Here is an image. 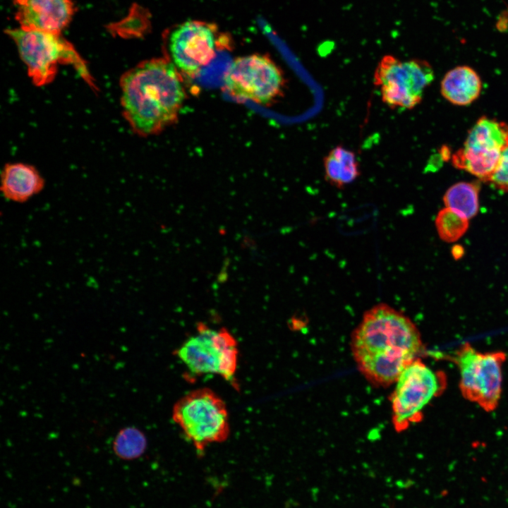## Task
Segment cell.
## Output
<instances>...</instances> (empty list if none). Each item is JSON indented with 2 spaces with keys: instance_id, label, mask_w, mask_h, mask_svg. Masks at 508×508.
<instances>
[{
  "instance_id": "5b68a950",
  "label": "cell",
  "mask_w": 508,
  "mask_h": 508,
  "mask_svg": "<svg viewBox=\"0 0 508 508\" xmlns=\"http://www.w3.org/2000/svg\"><path fill=\"white\" fill-rule=\"evenodd\" d=\"M394 385L392 421L395 430L402 432L421 420L426 406L445 389L446 378L416 358L403 370Z\"/></svg>"
},
{
  "instance_id": "8fae6325",
  "label": "cell",
  "mask_w": 508,
  "mask_h": 508,
  "mask_svg": "<svg viewBox=\"0 0 508 508\" xmlns=\"http://www.w3.org/2000/svg\"><path fill=\"white\" fill-rule=\"evenodd\" d=\"M217 45L214 25L186 21L169 35V59L181 75L195 77L214 59Z\"/></svg>"
},
{
  "instance_id": "e0dca14e",
  "label": "cell",
  "mask_w": 508,
  "mask_h": 508,
  "mask_svg": "<svg viewBox=\"0 0 508 508\" xmlns=\"http://www.w3.org/2000/svg\"><path fill=\"white\" fill-rule=\"evenodd\" d=\"M147 441L145 433L134 426L121 429L115 436L112 449L115 455L125 461L140 458L146 451Z\"/></svg>"
},
{
  "instance_id": "30bf717a",
  "label": "cell",
  "mask_w": 508,
  "mask_h": 508,
  "mask_svg": "<svg viewBox=\"0 0 508 508\" xmlns=\"http://www.w3.org/2000/svg\"><path fill=\"white\" fill-rule=\"evenodd\" d=\"M507 143L508 124L481 116L468 131L463 146L452 155V163L480 181L489 182Z\"/></svg>"
},
{
  "instance_id": "4fadbf2b",
  "label": "cell",
  "mask_w": 508,
  "mask_h": 508,
  "mask_svg": "<svg viewBox=\"0 0 508 508\" xmlns=\"http://www.w3.org/2000/svg\"><path fill=\"white\" fill-rule=\"evenodd\" d=\"M44 180L33 166L24 163L5 164L1 176V191L11 202L23 203L40 193Z\"/></svg>"
},
{
  "instance_id": "3957f363",
  "label": "cell",
  "mask_w": 508,
  "mask_h": 508,
  "mask_svg": "<svg viewBox=\"0 0 508 508\" xmlns=\"http://www.w3.org/2000/svg\"><path fill=\"white\" fill-rule=\"evenodd\" d=\"M6 32L16 45L34 85L41 87L49 84L54 80L59 66L65 64L72 66L91 87L95 88L85 61L61 34L20 28L8 29Z\"/></svg>"
},
{
  "instance_id": "52a82bcc",
  "label": "cell",
  "mask_w": 508,
  "mask_h": 508,
  "mask_svg": "<svg viewBox=\"0 0 508 508\" xmlns=\"http://www.w3.org/2000/svg\"><path fill=\"white\" fill-rule=\"evenodd\" d=\"M454 361L459 373L462 395L485 411L494 410L502 392L504 353L480 352L465 344L456 352Z\"/></svg>"
},
{
  "instance_id": "9c48e42d",
  "label": "cell",
  "mask_w": 508,
  "mask_h": 508,
  "mask_svg": "<svg viewBox=\"0 0 508 508\" xmlns=\"http://www.w3.org/2000/svg\"><path fill=\"white\" fill-rule=\"evenodd\" d=\"M284 84L281 68L270 57L257 54L234 59L224 78V89L231 96L262 105L281 96Z\"/></svg>"
},
{
  "instance_id": "ac0fdd59",
  "label": "cell",
  "mask_w": 508,
  "mask_h": 508,
  "mask_svg": "<svg viewBox=\"0 0 508 508\" xmlns=\"http://www.w3.org/2000/svg\"><path fill=\"white\" fill-rule=\"evenodd\" d=\"M435 225L439 237L443 241L453 243L460 239L467 231L469 219L445 207L437 212Z\"/></svg>"
},
{
  "instance_id": "8992f818",
  "label": "cell",
  "mask_w": 508,
  "mask_h": 508,
  "mask_svg": "<svg viewBox=\"0 0 508 508\" xmlns=\"http://www.w3.org/2000/svg\"><path fill=\"white\" fill-rule=\"evenodd\" d=\"M238 344L225 329L216 330L200 323L197 332L176 351V356L195 375H217L237 387L235 374L238 363Z\"/></svg>"
},
{
  "instance_id": "d6986e66",
  "label": "cell",
  "mask_w": 508,
  "mask_h": 508,
  "mask_svg": "<svg viewBox=\"0 0 508 508\" xmlns=\"http://www.w3.org/2000/svg\"><path fill=\"white\" fill-rule=\"evenodd\" d=\"M489 182L496 188L508 192V143L502 152L497 169Z\"/></svg>"
},
{
  "instance_id": "277c9868",
  "label": "cell",
  "mask_w": 508,
  "mask_h": 508,
  "mask_svg": "<svg viewBox=\"0 0 508 508\" xmlns=\"http://www.w3.org/2000/svg\"><path fill=\"white\" fill-rule=\"evenodd\" d=\"M172 418L200 453L209 445L225 441L229 435L226 406L208 388L195 389L181 397L173 408Z\"/></svg>"
},
{
  "instance_id": "2e32d148",
  "label": "cell",
  "mask_w": 508,
  "mask_h": 508,
  "mask_svg": "<svg viewBox=\"0 0 508 508\" xmlns=\"http://www.w3.org/2000/svg\"><path fill=\"white\" fill-rule=\"evenodd\" d=\"M479 193L478 183L459 181L447 188L442 200L446 207L470 219L478 212Z\"/></svg>"
},
{
  "instance_id": "7a4b0ae2",
  "label": "cell",
  "mask_w": 508,
  "mask_h": 508,
  "mask_svg": "<svg viewBox=\"0 0 508 508\" xmlns=\"http://www.w3.org/2000/svg\"><path fill=\"white\" fill-rule=\"evenodd\" d=\"M122 113L140 136L159 133L174 123L186 99L181 74L167 58L138 64L120 78Z\"/></svg>"
},
{
  "instance_id": "ffe728a7",
  "label": "cell",
  "mask_w": 508,
  "mask_h": 508,
  "mask_svg": "<svg viewBox=\"0 0 508 508\" xmlns=\"http://www.w3.org/2000/svg\"><path fill=\"white\" fill-rule=\"evenodd\" d=\"M462 248V247H459V246H456L453 248L452 253L455 258H459L462 256L463 253H459V251H463Z\"/></svg>"
},
{
  "instance_id": "ba28073f",
  "label": "cell",
  "mask_w": 508,
  "mask_h": 508,
  "mask_svg": "<svg viewBox=\"0 0 508 508\" xmlns=\"http://www.w3.org/2000/svg\"><path fill=\"white\" fill-rule=\"evenodd\" d=\"M434 76L433 68L427 61H401L389 55L379 62L373 83L380 87L382 99L389 107L411 109L422 101Z\"/></svg>"
},
{
  "instance_id": "5bb4252c",
  "label": "cell",
  "mask_w": 508,
  "mask_h": 508,
  "mask_svg": "<svg viewBox=\"0 0 508 508\" xmlns=\"http://www.w3.org/2000/svg\"><path fill=\"white\" fill-rule=\"evenodd\" d=\"M483 87L479 74L468 66H458L448 71L440 83L442 96L451 104L464 107L475 102Z\"/></svg>"
},
{
  "instance_id": "7c38bea8",
  "label": "cell",
  "mask_w": 508,
  "mask_h": 508,
  "mask_svg": "<svg viewBox=\"0 0 508 508\" xmlns=\"http://www.w3.org/2000/svg\"><path fill=\"white\" fill-rule=\"evenodd\" d=\"M15 18L20 28L61 34L71 23L73 0H13Z\"/></svg>"
},
{
  "instance_id": "6da1fadb",
  "label": "cell",
  "mask_w": 508,
  "mask_h": 508,
  "mask_svg": "<svg viewBox=\"0 0 508 508\" xmlns=\"http://www.w3.org/2000/svg\"><path fill=\"white\" fill-rule=\"evenodd\" d=\"M350 346L360 373L381 387L394 385L423 350L415 323L386 303L376 304L363 313L351 333Z\"/></svg>"
},
{
  "instance_id": "9a60e30c",
  "label": "cell",
  "mask_w": 508,
  "mask_h": 508,
  "mask_svg": "<svg viewBox=\"0 0 508 508\" xmlns=\"http://www.w3.org/2000/svg\"><path fill=\"white\" fill-rule=\"evenodd\" d=\"M323 164L325 180L338 188L349 185L360 176L355 152L342 146L332 149L325 157Z\"/></svg>"
}]
</instances>
